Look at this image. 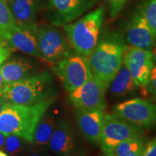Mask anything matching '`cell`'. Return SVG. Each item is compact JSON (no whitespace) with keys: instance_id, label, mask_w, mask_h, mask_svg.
I'll list each match as a JSON object with an SVG mask.
<instances>
[{"instance_id":"cell-1","label":"cell","mask_w":156,"mask_h":156,"mask_svg":"<svg viewBox=\"0 0 156 156\" xmlns=\"http://www.w3.org/2000/svg\"><path fill=\"white\" fill-rule=\"evenodd\" d=\"M55 101L56 98L31 105L7 103L0 114V132L5 136L15 134L33 144L38 122Z\"/></svg>"},{"instance_id":"cell-2","label":"cell","mask_w":156,"mask_h":156,"mask_svg":"<svg viewBox=\"0 0 156 156\" xmlns=\"http://www.w3.org/2000/svg\"><path fill=\"white\" fill-rule=\"evenodd\" d=\"M57 89L49 70L9 84L2 97L8 103L31 105L55 98Z\"/></svg>"},{"instance_id":"cell-3","label":"cell","mask_w":156,"mask_h":156,"mask_svg":"<svg viewBox=\"0 0 156 156\" xmlns=\"http://www.w3.org/2000/svg\"><path fill=\"white\" fill-rule=\"evenodd\" d=\"M126 48L117 37H109L98 43L87 57L93 76L100 80L106 88L122 67Z\"/></svg>"},{"instance_id":"cell-4","label":"cell","mask_w":156,"mask_h":156,"mask_svg":"<svg viewBox=\"0 0 156 156\" xmlns=\"http://www.w3.org/2000/svg\"><path fill=\"white\" fill-rule=\"evenodd\" d=\"M104 19V9L99 7L63 28L70 46L76 53L88 57L98 43Z\"/></svg>"},{"instance_id":"cell-5","label":"cell","mask_w":156,"mask_h":156,"mask_svg":"<svg viewBox=\"0 0 156 156\" xmlns=\"http://www.w3.org/2000/svg\"><path fill=\"white\" fill-rule=\"evenodd\" d=\"M54 73L67 92L75 90L93 77L87 57L71 54L52 66Z\"/></svg>"},{"instance_id":"cell-6","label":"cell","mask_w":156,"mask_h":156,"mask_svg":"<svg viewBox=\"0 0 156 156\" xmlns=\"http://www.w3.org/2000/svg\"><path fill=\"white\" fill-rule=\"evenodd\" d=\"M113 114L140 128L151 129L156 124V104L139 98L116 104Z\"/></svg>"},{"instance_id":"cell-7","label":"cell","mask_w":156,"mask_h":156,"mask_svg":"<svg viewBox=\"0 0 156 156\" xmlns=\"http://www.w3.org/2000/svg\"><path fill=\"white\" fill-rule=\"evenodd\" d=\"M38 47L42 59L55 64L71 54V47L67 38L61 30L51 25L38 29Z\"/></svg>"},{"instance_id":"cell-8","label":"cell","mask_w":156,"mask_h":156,"mask_svg":"<svg viewBox=\"0 0 156 156\" xmlns=\"http://www.w3.org/2000/svg\"><path fill=\"white\" fill-rule=\"evenodd\" d=\"M142 129L139 126L130 124L114 114L104 115L101 147L103 151L114 152L120 142L129 138L141 136Z\"/></svg>"},{"instance_id":"cell-9","label":"cell","mask_w":156,"mask_h":156,"mask_svg":"<svg viewBox=\"0 0 156 156\" xmlns=\"http://www.w3.org/2000/svg\"><path fill=\"white\" fill-rule=\"evenodd\" d=\"M106 86L93 76L80 87L69 92L68 99L76 109L103 112L106 108Z\"/></svg>"},{"instance_id":"cell-10","label":"cell","mask_w":156,"mask_h":156,"mask_svg":"<svg viewBox=\"0 0 156 156\" xmlns=\"http://www.w3.org/2000/svg\"><path fill=\"white\" fill-rule=\"evenodd\" d=\"M123 63L131 73L134 83L145 88L149 80L151 72L155 64V56L151 50L126 47L123 57Z\"/></svg>"},{"instance_id":"cell-11","label":"cell","mask_w":156,"mask_h":156,"mask_svg":"<svg viewBox=\"0 0 156 156\" xmlns=\"http://www.w3.org/2000/svg\"><path fill=\"white\" fill-rule=\"evenodd\" d=\"M126 40L133 47L151 50L156 38L147 22L145 5H142L132 17L126 30Z\"/></svg>"},{"instance_id":"cell-12","label":"cell","mask_w":156,"mask_h":156,"mask_svg":"<svg viewBox=\"0 0 156 156\" xmlns=\"http://www.w3.org/2000/svg\"><path fill=\"white\" fill-rule=\"evenodd\" d=\"M91 5V0H49L48 18L54 25H64L80 17Z\"/></svg>"},{"instance_id":"cell-13","label":"cell","mask_w":156,"mask_h":156,"mask_svg":"<svg viewBox=\"0 0 156 156\" xmlns=\"http://www.w3.org/2000/svg\"><path fill=\"white\" fill-rule=\"evenodd\" d=\"M38 27L16 26L7 45L14 50H19L28 55L42 58L38 42Z\"/></svg>"},{"instance_id":"cell-14","label":"cell","mask_w":156,"mask_h":156,"mask_svg":"<svg viewBox=\"0 0 156 156\" xmlns=\"http://www.w3.org/2000/svg\"><path fill=\"white\" fill-rule=\"evenodd\" d=\"M77 125L87 140L100 144L103 126L104 114L100 110L76 109Z\"/></svg>"},{"instance_id":"cell-15","label":"cell","mask_w":156,"mask_h":156,"mask_svg":"<svg viewBox=\"0 0 156 156\" xmlns=\"http://www.w3.org/2000/svg\"><path fill=\"white\" fill-rule=\"evenodd\" d=\"M48 147L59 156L74 155L77 151V139L69 123H57L51 137Z\"/></svg>"},{"instance_id":"cell-16","label":"cell","mask_w":156,"mask_h":156,"mask_svg":"<svg viewBox=\"0 0 156 156\" xmlns=\"http://www.w3.org/2000/svg\"><path fill=\"white\" fill-rule=\"evenodd\" d=\"M7 5L16 26L29 27L36 25V0H10Z\"/></svg>"},{"instance_id":"cell-17","label":"cell","mask_w":156,"mask_h":156,"mask_svg":"<svg viewBox=\"0 0 156 156\" xmlns=\"http://www.w3.org/2000/svg\"><path fill=\"white\" fill-rule=\"evenodd\" d=\"M33 70V64L23 58H14L0 66V73L7 85L29 77Z\"/></svg>"},{"instance_id":"cell-18","label":"cell","mask_w":156,"mask_h":156,"mask_svg":"<svg viewBox=\"0 0 156 156\" xmlns=\"http://www.w3.org/2000/svg\"><path fill=\"white\" fill-rule=\"evenodd\" d=\"M110 84L112 94L114 96L121 98L133 94L138 87L134 83L131 73L124 63Z\"/></svg>"},{"instance_id":"cell-19","label":"cell","mask_w":156,"mask_h":156,"mask_svg":"<svg viewBox=\"0 0 156 156\" xmlns=\"http://www.w3.org/2000/svg\"><path fill=\"white\" fill-rule=\"evenodd\" d=\"M56 126L55 116L46 112L35 130L33 144H35L38 147H46L48 145Z\"/></svg>"},{"instance_id":"cell-20","label":"cell","mask_w":156,"mask_h":156,"mask_svg":"<svg viewBox=\"0 0 156 156\" xmlns=\"http://www.w3.org/2000/svg\"><path fill=\"white\" fill-rule=\"evenodd\" d=\"M15 28L16 24L8 5L0 0V44H7Z\"/></svg>"},{"instance_id":"cell-21","label":"cell","mask_w":156,"mask_h":156,"mask_svg":"<svg viewBox=\"0 0 156 156\" xmlns=\"http://www.w3.org/2000/svg\"><path fill=\"white\" fill-rule=\"evenodd\" d=\"M145 146L141 136H134L120 142L114 153L116 156H143Z\"/></svg>"},{"instance_id":"cell-22","label":"cell","mask_w":156,"mask_h":156,"mask_svg":"<svg viewBox=\"0 0 156 156\" xmlns=\"http://www.w3.org/2000/svg\"><path fill=\"white\" fill-rule=\"evenodd\" d=\"M25 142L24 139L15 134H8L5 136V151L11 156H19L23 152Z\"/></svg>"},{"instance_id":"cell-23","label":"cell","mask_w":156,"mask_h":156,"mask_svg":"<svg viewBox=\"0 0 156 156\" xmlns=\"http://www.w3.org/2000/svg\"><path fill=\"white\" fill-rule=\"evenodd\" d=\"M144 5L147 22L156 38V0H147Z\"/></svg>"},{"instance_id":"cell-24","label":"cell","mask_w":156,"mask_h":156,"mask_svg":"<svg viewBox=\"0 0 156 156\" xmlns=\"http://www.w3.org/2000/svg\"><path fill=\"white\" fill-rule=\"evenodd\" d=\"M128 0H106L108 4L111 17L114 18L119 15Z\"/></svg>"},{"instance_id":"cell-25","label":"cell","mask_w":156,"mask_h":156,"mask_svg":"<svg viewBox=\"0 0 156 156\" xmlns=\"http://www.w3.org/2000/svg\"><path fill=\"white\" fill-rule=\"evenodd\" d=\"M147 90L156 101V64H154L153 69L151 72L149 80L147 85Z\"/></svg>"},{"instance_id":"cell-26","label":"cell","mask_w":156,"mask_h":156,"mask_svg":"<svg viewBox=\"0 0 156 156\" xmlns=\"http://www.w3.org/2000/svg\"><path fill=\"white\" fill-rule=\"evenodd\" d=\"M14 51L7 44H0V66L7 61Z\"/></svg>"},{"instance_id":"cell-27","label":"cell","mask_w":156,"mask_h":156,"mask_svg":"<svg viewBox=\"0 0 156 156\" xmlns=\"http://www.w3.org/2000/svg\"><path fill=\"white\" fill-rule=\"evenodd\" d=\"M143 156H156V137L145 146Z\"/></svg>"},{"instance_id":"cell-28","label":"cell","mask_w":156,"mask_h":156,"mask_svg":"<svg viewBox=\"0 0 156 156\" xmlns=\"http://www.w3.org/2000/svg\"><path fill=\"white\" fill-rule=\"evenodd\" d=\"M6 86H7V83L4 80L2 76L1 73H0V97L3 95L4 92H5Z\"/></svg>"},{"instance_id":"cell-29","label":"cell","mask_w":156,"mask_h":156,"mask_svg":"<svg viewBox=\"0 0 156 156\" xmlns=\"http://www.w3.org/2000/svg\"><path fill=\"white\" fill-rule=\"evenodd\" d=\"M5 135L0 132V149L5 151Z\"/></svg>"},{"instance_id":"cell-30","label":"cell","mask_w":156,"mask_h":156,"mask_svg":"<svg viewBox=\"0 0 156 156\" xmlns=\"http://www.w3.org/2000/svg\"><path fill=\"white\" fill-rule=\"evenodd\" d=\"M7 102L4 100L3 98L2 97H0V114H1L2 112L4 107H5L6 106V104H7Z\"/></svg>"},{"instance_id":"cell-31","label":"cell","mask_w":156,"mask_h":156,"mask_svg":"<svg viewBox=\"0 0 156 156\" xmlns=\"http://www.w3.org/2000/svg\"><path fill=\"white\" fill-rule=\"evenodd\" d=\"M105 156H116V154H115L114 152H107V153H105Z\"/></svg>"},{"instance_id":"cell-32","label":"cell","mask_w":156,"mask_h":156,"mask_svg":"<svg viewBox=\"0 0 156 156\" xmlns=\"http://www.w3.org/2000/svg\"><path fill=\"white\" fill-rule=\"evenodd\" d=\"M0 156H9V155H7L5 152H4V151H2V150L0 149Z\"/></svg>"},{"instance_id":"cell-33","label":"cell","mask_w":156,"mask_h":156,"mask_svg":"<svg viewBox=\"0 0 156 156\" xmlns=\"http://www.w3.org/2000/svg\"><path fill=\"white\" fill-rule=\"evenodd\" d=\"M29 156H44L41 154H39V153H33V154H30Z\"/></svg>"},{"instance_id":"cell-34","label":"cell","mask_w":156,"mask_h":156,"mask_svg":"<svg viewBox=\"0 0 156 156\" xmlns=\"http://www.w3.org/2000/svg\"><path fill=\"white\" fill-rule=\"evenodd\" d=\"M3 1H4V2H6V3H7H7H8V2H9V1H10V0H3Z\"/></svg>"},{"instance_id":"cell-35","label":"cell","mask_w":156,"mask_h":156,"mask_svg":"<svg viewBox=\"0 0 156 156\" xmlns=\"http://www.w3.org/2000/svg\"><path fill=\"white\" fill-rule=\"evenodd\" d=\"M70 156H74V155H70Z\"/></svg>"}]
</instances>
